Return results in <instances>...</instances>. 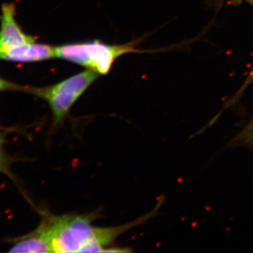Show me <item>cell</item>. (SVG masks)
Instances as JSON below:
<instances>
[{
  "label": "cell",
  "mask_w": 253,
  "mask_h": 253,
  "mask_svg": "<svg viewBox=\"0 0 253 253\" xmlns=\"http://www.w3.org/2000/svg\"><path fill=\"white\" fill-rule=\"evenodd\" d=\"M98 73L86 70L68 78L57 84L46 87H28L25 92L30 93L46 101L52 113V129L63 126L73 105L92 84Z\"/></svg>",
  "instance_id": "cell-2"
},
{
  "label": "cell",
  "mask_w": 253,
  "mask_h": 253,
  "mask_svg": "<svg viewBox=\"0 0 253 253\" xmlns=\"http://www.w3.org/2000/svg\"><path fill=\"white\" fill-rule=\"evenodd\" d=\"M230 147L253 148V115L249 122L234 136L230 143Z\"/></svg>",
  "instance_id": "cell-6"
},
{
  "label": "cell",
  "mask_w": 253,
  "mask_h": 253,
  "mask_svg": "<svg viewBox=\"0 0 253 253\" xmlns=\"http://www.w3.org/2000/svg\"><path fill=\"white\" fill-rule=\"evenodd\" d=\"M135 43L109 45L99 41L73 43L55 47L56 57L77 63L98 74H107L122 55L136 51Z\"/></svg>",
  "instance_id": "cell-3"
},
{
  "label": "cell",
  "mask_w": 253,
  "mask_h": 253,
  "mask_svg": "<svg viewBox=\"0 0 253 253\" xmlns=\"http://www.w3.org/2000/svg\"><path fill=\"white\" fill-rule=\"evenodd\" d=\"M163 202L162 198L144 215L114 226H94L93 222L99 214L96 211L56 214L47 210L39 209V225L29 235L39 253H113L116 239L154 217Z\"/></svg>",
  "instance_id": "cell-1"
},
{
  "label": "cell",
  "mask_w": 253,
  "mask_h": 253,
  "mask_svg": "<svg viewBox=\"0 0 253 253\" xmlns=\"http://www.w3.org/2000/svg\"><path fill=\"white\" fill-rule=\"evenodd\" d=\"M5 136L0 132V172L6 174L10 178H13L11 172V160L8 157L4 150Z\"/></svg>",
  "instance_id": "cell-7"
},
{
  "label": "cell",
  "mask_w": 253,
  "mask_h": 253,
  "mask_svg": "<svg viewBox=\"0 0 253 253\" xmlns=\"http://www.w3.org/2000/svg\"><path fill=\"white\" fill-rule=\"evenodd\" d=\"M0 16V54L17 46L35 42L18 26L16 20V8L13 4H2Z\"/></svg>",
  "instance_id": "cell-4"
},
{
  "label": "cell",
  "mask_w": 253,
  "mask_h": 253,
  "mask_svg": "<svg viewBox=\"0 0 253 253\" xmlns=\"http://www.w3.org/2000/svg\"><path fill=\"white\" fill-rule=\"evenodd\" d=\"M56 57L55 47L46 44L28 43L0 54V59L13 62H37Z\"/></svg>",
  "instance_id": "cell-5"
},
{
  "label": "cell",
  "mask_w": 253,
  "mask_h": 253,
  "mask_svg": "<svg viewBox=\"0 0 253 253\" xmlns=\"http://www.w3.org/2000/svg\"><path fill=\"white\" fill-rule=\"evenodd\" d=\"M26 86L18 85L11 82L0 78V91H24Z\"/></svg>",
  "instance_id": "cell-8"
}]
</instances>
